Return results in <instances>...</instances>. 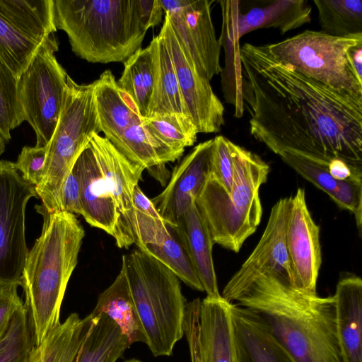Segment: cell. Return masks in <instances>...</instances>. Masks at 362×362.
<instances>
[{"instance_id": "1", "label": "cell", "mask_w": 362, "mask_h": 362, "mask_svg": "<svg viewBox=\"0 0 362 362\" xmlns=\"http://www.w3.org/2000/svg\"><path fill=\"white\" fill-rule=\"evenodd\" d=\"M240 58L250 134L277 155L294 153L327 165L339 159L362 180V96L296 71L266 45L245 43Z\"/></svg>"}, {"instance_id": "2", "label": "cell", "mask_w": 362, "mask_h": 362, "mask_svg": "<svg viewBox=\"0 0 362 362\" xmlns=\"http://www.w3.org/2000/svg\"><path fill=\"white\" fill-rule=\"evenodd\" d=\"M235 301L264 321L296 362H342L333 296L303 293L286 274L269 270Z\"/></svg>"}, {"instance_id": "3", "label": "cell", "mask_w": 362, "mask_h": 362, "mask_svg": "<svg viewBox=\"0 0 362 362\" xmlns=\"http://www.w3.org/2000/svg\"><path fill=\"white\" fill-rule=\"evenodd\" d=\"M38 211L43 216L42 233L27 255L20 284L34 346L61 323L62 303L85 236L75 214Z\"/></svg>"}, {"instance_id": "4", "label": "cell", "mask_w": 362, "mask_h": 362, "mask_svg": "<svg viewBox=\"0 0 362 362\" xmlns=\"http://www.w3.org/2000/svg\"><path fill=\"white\" fill-rule=\"evenodd\" d=\"M54 18L73 52L92 63H124L146 33L136 0H54Z\"/></svg>"}, {"instance_id": "5", "label": "cell", "mask_w": 362, "mask_h": 362, "mask_svg": "<svg viewBox=\"0 0 362 362\" xmlns=\"http://www.w3.org/2000/svg\"><path fill=\"white\" fill-rule=\"evenodd\" d=\"M233 164L230 192L210 174L195 204L214 244L238 252L261 221L259 190L267 180L269 166L257 154L235 144Z\"/></svg>"}, {"instance_id": "6", "label": "cell", "mask_w": 362, "mask_h": 362, "mask_svg": "<svg viewBox=\"0 0 362 362\" xmlns=\"http://www.w3.org/2000/svg\"><path fill=\"white\" fill-rule=\"evenodd\" d=\"M131 293L156 357L173 354L184 335L187 300L180 279L168 267L144 252L134 250L122 256Z\"/></svg>"}, {"instance_id": "7", "label": "cell", "mask_w": 362, "mask_h": 362, "mask_svg": "<svg viewBox=\"0 0 362 362\" xmlns=\"http://www.w3.org/2000/svg\"><path fill=\"white\" fill-rule=\"evenodd\" d=\"M94 88V81L78 84L67 77L60 116L46 146L42 180L35 187L42 203L40 208L48 213L60 211L59 197L65 180L93 135L101 132Z\"/></svg>"}, {"instance_id": "8", "label": "cell", "mask_w": 362, "mask_h": 362, "mask_svg": "<svg viewBox=\"0 0 362 362\" xmlns=\"http://www.w3.org/2000/svg\"><path fill=\"white\" fill-rule=\"evenodd\" d=\"M94 83L101 132L126 158L151 170L182 156V153L158 140L146 127L136 105L118 87L110 70L103 72Z\"/></svg>"}, {"instance_id": "9", "label": "cell", "mask_w": 362, "mask_h": 362, "mask_svg": "<svg viewBox=\"0 0 362 362\" xmlns=\"http://www.w3.org/2000/svg\"><path fill=\"white\" fill-rule=\"evenodd\" d=\"M362 45V33L337 37L305 30L266 45L269 52L296 71L332 88L362 96V81L351 65L350 49Z\"/></svg>"}, {"instance_id": "10", "label": "cell", "mask_w": 362, "mask_h": 362, "mask_svg": "<svg viewBox=\"0 0 362 362\" xmlns=\"http://www.w3.org/2000/svg\"><path fill=\"white\" fill-rule=\"evenodd\" d=\"M57 50L53 34L40 44L18 79L23 119L35 131L38 147L47 146L55 130L69 76L55 57Z\"/></svg>"}, {"instance_id": "11", "label": "cell", "mask_w": 362, "mask_h": 362, "mask_svg": "<svg viewBox=\"0 0 362 362\" xmlns=\"http://www.w3.org/2000/svg\"><path fill=\"white\" fill-rule=\"evenodd\" d=\"M35 187L22 177L14 163L0 160V281L18 283L28 249L25 211L36 197Z\"/></svg>"}, {"instance_id": "12", "label": "cell", "mask_w": 362, "mask_h": 362, "mask_svg": "<svg viewBox=\"0 0 362 362\" xmlns=\"http://www.w3.org/2000/svg\"><path fill=\"white\" fill-rule=\"evenodd\" d=\"M186 56L211 81L221 74V45L211 19L214 0H159Z\"/></svg>"}, {"instance_id": "13", "label": "cell", "mask_w": 362, "mask_h": 362, "mask_svg": "<svg viewBox=\"0 0 362 362\" xmlns=\"http://www.w3.org/2000/svg\"><path fill=\"white\" fill-rule=\"evenodd\" d=\"M159 35L170 54L183 102L197 132H219L225 123L224 107L210 81L199 73L186 56L166 14Z\"/></svg>"}, {"instance_id": "14", "label": "cell", "mask_w": 362, "mask_h": 362, "mask_svg": "<svg viewBox=\"0 0 362 362\" xmlns=\"http://www.w3.org/2000/svg\"><path fill=\"white\" fill-rule=\"evenodd\" d=\"M290 203L291 197H284L272 206L259 243L223 290L221 296L228 302L235 301L256 278L269 270L286 274L291 284V269L286 245Z\"/></svg>"}, {"instance_id": "15", "label": "cell", "mask_w": 362, "mask_h": 362, "mask_svg": "<svg viewBox=\"0 0 362 362\" xmlns=\"http://www.w3.org/2000/svg\"><path fill=\"white\" fill-rule=\"evenodd\" d=\"M286 245L291 269V285L308 294H317L322 264L320 228L308 209L305 190L291 197L286 230Z\"/></svg>"}, {"instance_id": "16", "label": "cell", "mask_w": 362, "mask_h": 362, "mask_svg": "<svg viewBox=\"0 0 362 362\" xmlns=\"http://www.w3.org/2000/svg\"><path fill=\"white\" fill-rule=\"evenodd\" d=\"M89 144L119 214L116 245L119 248H129L136 241L133 192L145 169L129 160L98 134L93 135Z\"/></svg>"}, {"instance_id": "17", "label": "cell", "mask_w": 362, "mask_h": 362, "mask_svg": "<svg viewBox=\"0 0 362 362\" xmlns=\"http://www.w3.org/2000/svg\"><path fill=\"white\" fill-rule=\"evenodd\" d=\"M213 139L199 143L174 168L165 189L151 202L163 219L176 226L195 202L211 170Z\"/></svg>"}, {"instance_id": "18", "label": "cell", "mask_w": 362, "mask_h": 362, "mask_svg": "<svg viewBox=\"0 0 362 362\" xmlns=\"http://www.w3.org/2000/svg\"><path fill=\"white\" fill-rule=\"evenodd\" d=\"M134 211L138 249L163 263L188 286L204 291L176 226Z\"/></svg>"}, {"instance_id": "19", "label": "cell", "mask_w": 362, "mask_h": 362, "mask_svg": "<svg viewBox=\"0 0 362 362\" xmlns=\"http://www.w3.org/2000/svg\"><path fill=\"white\" fill-rule=\"evenodd\" d=\"M72 169L79 182L81 215L90 226L104 230L115 239L119 214L89 143L78 156Z\"/></svg>"}, {"instance_id": "20", "label": "cell", "mask_w": 362, "mask_h": 362, "mask_svg": "<svg viewBox=\"0 0 362 362\" xmlns=\"http://www.w3.org/2000/svg\"><path fill=\"white\" fill-rule=\"evenodd\" d=\"M237 362H296L255 312L230 303Z\"/></svg>"}, {"instance_id": "21", "label": "cell", "mask_w": 362, "mask_h": 362, "mask_svg": "<svg viewBox=\"0 0 362 362\" xmlns=\"http://www.w3.org/2000/svg\"><path fill=\"white\" fill-rule=\"evenodd\" d=\"M230 303L222 296H206L201 300V362H237Z\"/></svg>"}, {"instance_id": "22", "label": "cell", "mask_w": 362, "mask_h": 362, "mask_svg": "<svg viewBox=\"0 0 362 362\" xmlns=\"http://www.w3.org/2000/svg\"><path fill=\"white\" fill-rule=\"evenodd\" d=\"M336 328L342 362H362V280L349 276L337 284Z\"/></svg>"}, {"instance_id": "23", "label": "cell", "mask_w": 362, "mask_h": 362, "mask_svg": "<svg viewBox=\"0 0 362 362\" xmlns=\"http://www.w3.org/2000/svg\"><path fill=\"white\" fill-rule=\"evenodd\" d=\"M282 160L305 180L327 193L341 208L354 214L359 231L362 227V180L349 178L339 180L328 171V165L303 156L283 152Z\"/></svg>"}, {"instance_id": "24", "label": "cell", "mask_w": 362, "mask_h": 362, "mask_svg": "<svg viewBox=\"0 0 362 362\" xmlns=\"http://www.w3.org/2000/svg\"><path fill=\"white\" fill-rule=\"evenodd\" d=\"M176 227L206 296L221 297L212 256L214 243L195 202L182 216Z\"/></svg>"}, {"instance_id": "25", "label": "cell", "mask_w": 362, "mask_h": 362, "mask_svg": "<svg viewBox=\"0 0 362 362\" xmlns=\"http://www.w3.org/2000/svg\"><path fill=\"white\" fill-rule=\"evenodd\" d=\"M149 47L153 57L154 84L146 117L171 114L189 117L170 54L163 38L159 35L154 37Z\"/></svg>"}, {"instance_id": "26", "label": "cell", "mask_w": 362, "mask_h": 362, "mask_svg": "<svg viewBox=\"0 0 362 362\" xmlns=\"http://www.w3.org/2000/svg\"><path fill=\"white\" fill-rule=\"evenodd\" d=\"M312 7L306 0H277L270 4L254 7L245 13L238 12L236 30L240 39L259 28H276L281 34L309 23Z\"/></svg>"}, {"instance_id": "27", "label": "cell", "mask_w": 362, "mask_h": 362, "mask_svg": "<svg viewBox=\"0 0 362 362\" xmlns=\"http://www.w3.org/2000/svg\"><path fill=\"white\" fill-rule=\"evenodd\" d=\"M222 11V31L218 40L225 52V66L222 68L221 85L226 103L233 105L235 116L243 115L241 95V65L240 38L236 30V19L239 12V1H219Z\"/></svg>"}, {"instance_id": "28", "label": "cell", "mask_w": 362, "mask_h": 362, "mask_svg": "<svg viewBox=\"0 0 362 362\" xmlns=\"http://www.w3.org/2000/svg\"><path fill=\"white\" fill-rule=\"evenodd\" d=\"M101 313L118 325L131 344H146V334L122 267L112 284L99 295L95 307L90 314L94 317Z\"/></svg>"}, {"instance_id": "29", "label": "cell", "mask_w": 362, "mask_h": 362, "mask_svg": "<svg viewBox=\"0 0 362 362\" xmlns=\"http://www.w3.org/2000/svg\"><path fill=\"white\" fill-rule=\"evenodd\" d=\"M90 314L81 319L70 314L30 351L28 362H74L78 351L91 325Z\"/></svg>"}, {"instance_id": "30", "label": "cell", "mask_w": 362, "mask_h": 362, "mask_svg": "<svg viewBox=\"0 0 362 362\" xmlns=\"http://www.w3.org/2000/svg\"><path fill=\"white\" fill-rule=\"evenodd\" d=\"M0 16L38 44L57 30L54 0H0Z\"/></svg>"}, {"instance_id": "31", "label": "cell", "mask_w": 362, "mask_h": 362, "mask_svg": "<svg viewBox=\"0 0 362 362\" xmlns=\"http://www.w3.org/2000/svg\"><path fill=\"white\" fill-rule=\"evenodd\" d=\"M131 344L118 325L101 313L93 317L74 362H116Z\"/></svg>"}, {"instance_id": "32", "label": "cell", "mask_w": 362, "mask_h": 362, "mask_svg": "<svg viewBox=\"0 0 362 362\" xmlns=\"http://www.w3.org/2000/svg\"><path fill=\"white\" fill-rule=\"evenodd\" d=\"M117 84L133 100L141 117H146L154 84L149 45L139 49L124 62V70Z\"/></svg>"}, {"instance_id": "33", "label": "cell", "mask_w": 362, "mask_h": 362, "mask_svg": "<svg viewBox=\"0 0 362 362\" xmlns=\"http://www.w3.org/2000/svg\"><path fill=\"white\" fill-rule=\"evenodd\" d=\"M322 32L337 37L362 33L361 0H313Z\"/></svg>"}, {"instance_id": "34", "label": "cell", "mask_w": 362, "mask_h": 362, "mask_svg": "<svg viewBox=\"0 0 362 362\" xmlns=\"http://www.w3.org/2000/svg\"><path fill=\"white\" fill-rule=\"evenodd\" d=\"M143 122L152 134L176 151L183 153L197 141L198 132L189 117L171 114L145 117Z\"/></svg>"}, {"instance_id": "35", "label": "cell", "mask_w": 362, "mask_h": 362, "mask_svg": "<svg viewBox=\"0 0 362 362\" xmlns=\"http://www.w3.org/2000/svg\"><path fill=\"white\" fill-rule=\"evenodd\" d=\"M40 45L0 16V59L17 78L30 64Z\"/></svg>"}, {"instance_id": "36", "label": "cell", "mask_w": 362, "mask_h": 362, "mask_svg": "<svg viewBox=\"0 0 362 362\" xmlns=\"http://www.w3.org/2000/svg\"><path fill=\"white\" fill-rule=\"evenodd\" d=\"M33 346L28 316L23 305L13 315L0 341V362H28Z\"/></svg>"}, {"instance_id": "37", "label": "cell", "mask_w": 362, "mask_h": 362, "mask_svg": "<svg viewBox=\"0 0 362 362\" xmlns=\"http://www.w3.org/2000/svg\"><path fill=\"white\" fill-rule=\"evenodd\" d=\"M18 79L0 59V136L5 142L11 139V132L24 121Z\"/></svg>"}, {"instance_id": "38", "label": "cell", "mask_w": 362, "mask_h": 362, "mask_svg": "<svg viewBox=\"0 0 362 362\" xmlns=\"http://www.w3.org/2000/svg\"><path fill=\"white\" fill-rule=\"evenodd\" d=\"M234 143L223 136L213 139L211 175L230 192L234 175Z\"/></svg>"}, {"instance_id": "39", "label": "cell", "mask_w": 362, "mask_h": 362, "mask_svg": "<svg viewBox=\"0 0 362 362\" xmlns=\"http://www.w3.org/2000/svg\"><path fill=\"white\" fill-rule=\"evenodd\" d=\"M46 152V146H24L14 163L23 179L34 187L41 182Z\"/></svg>"}, {"instance_id": "40", "label": "cell", "mask_w": 362, "mask_h": 362, "mask_svg": "<svg viewBox=\"0 0 362 362\" xmlns=\"http://www.w3.org/2000/svg\"><path fill=\"white\" fill-rule=\"evenodd\" d=\"M18 283L0 281V341L16 311L23 305L18 294Z\"/></svg>"}, {"instance_id": "41", "label": "cell", "mask_w": 362, "mask_h": 362, "mask_svg": "<svg viewBox=\"0 0 362 362\" xmlns=\"http://www.w3.org/2000/svg\"><path fill=\"white\" fill-rule=\"evenodd\" d=\"M201 300L197 298L186 305L184 334L188 343L191 362H201L199 351V308Z\"/></svg>"}, {"instance_id": "42", "label": "cell", "mask_w": 362, "mask_h": 362, "mask_svg": "<svg viewBox=\"0 0 362 362\" xmlns=\"http://www.w3.org/2000/svg\"><path fill=\"white\" fill-rule=\"evenodd\" d=\"M59 204L61 211L82 214L79 182L73 169L62 187Z\"/></svg>"}, {"instance_id": "43", "label": "cell", "mask_w": 362, "mask_h": 362, "mask_svg": "<svg viewBox=\"0 0 362 362\" xmlns=\"http://www.w3.org/2000/svg\"><path fill=\"white\" fill-rule=\"evenodd\" d=\"M136 6L140 23L146 31L160 23L165 11L159 0H136Z\"/></svg>"}, {"instance_id": "44", "label": "cell", "mask_w": 362, "mask_h": 362, "mask_svg": "<svg viewBox=\"0 0 362 362\" xmlns=\"http://www.w3.org/2000/svg\"><path fill=\"white\" fill-rule=\"evenodd\" d=\"M133 204L134 209L141 213L155 218H162L151 200L146 197L139 185L134 189Z\"/></svg>"}, {"instance_id": "45", "label": "cell", "mask_w": 362, "mask_h": 362, "mask_svg": "<svg viewBox=\"0 0 362 362\" xmlns=\"http://www.w3.org/2000/svg\"><path fill=\"white\" fill-rule=\"evenodd\" d=\"M327 167L328 171L330 173V175L337 180H344L351 177L356 179L353 176V174L349 167L344 161L339 159L332 160L328 164Z\"/></svg>"}, {"instance_id": "46", "label": "cell", "mask_w": 362, "mask_h": 362, "mask_svg": "<svg viewBox=\"0 0 362 362\" xmlns=\"http://www.w3.org/2000/svg\"><path fill=\"white\" fill-rule=\"evenodd\" d=\"M349 57L357 77L362 81V45L352 47L349 51Z\"/></svg>"}, {"instance_id": "47", "label": "cell", "mask_w": 362, "mask_h": 362, "mask_svg": "<svg viewBox=\"0 0 362 362\" xmlns=\"http://www.w3.org/2000/svg\"><path fill=\"white\" fill-rule=\"evenodd\" d=\"M6 142L0 136V156L5 151Z\"/></svg>"}, {"instance_id": "48", "label": "cell", "mask_w": 362, "mask_h": 362, "mask_svg": "<svg viewBox=\"0 0 362 362\" xmlns=\"http://www.w3.org/2000/svg\"><path fill=\"white\" fill-rule=\"evenodd\" d=\"M124 362H142V361L140 360L136 359V358H131V359L126 360Z\"/></svg>"}]
</instances>
